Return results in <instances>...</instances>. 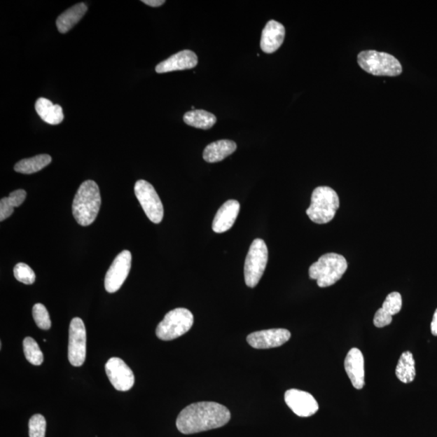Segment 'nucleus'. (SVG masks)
Returning <instances> with one entry per match:
<instances>
[{
	"label": "nucleus",
	"instance_id": "12",
	"mask_svg": "<svg viewBox=\"0 0 437 437\" xmlns=\"http://www.w3.org/2000/svg\"><path fill=\"white\" fill-rule=\"evenodd\" d=\"M284 400L289 408L300 417H310L319 409L313 395L303 390L291 389L286 391Z\"/></svg>",
	"mask_w": 437,
	"mask_h": 437
},
{
	"label": "nucleus",
	"instance_id": "5",
	"mask_svg": "<svg viewBox=\"0 0 437 437\" xmlns=\"http://www.w3.org/2000/svg\"><path fill=\"white\" fill-rule=\"evenodd\" d=\"M358 64L369 74L398 76L403 72L400 62L394 56L376 50H364L357 57Z\"/></svg>",
	"mask_w": 437,
	"mask_h": 437
},
{
	"label": "nucleus",
	"instance_id": "19",
	"mask_svg": "<svg viewBox=\"0 0 437 437\" xmlns=\"http://www.w3.org/2000/svg\"><path fill=\"white\" fill-rule=\"evenodd\" d=\"M35 109L44 122L50 125H58L64 120L62 109L60 105H54L48 99L41 97L35 103Z\"/></svg>",
	"mask_w": 437,
	"mask_h": 437
},
{
	"label": "nucleus",
	"instance_id": "18",
	"mask_svg": "<svg viewBox=\"0 0 437 437\" xmlns=\"http://www.w3.org/2000/svg\"><path fill=\"white\" fill-rule=\"evenodd\" d=\"M237 148V144L232 140H218L207 146L204 151V159L208 163L220 162L235 152Z\"/></svg>",
	"mask_w": 437,
	"mask_h": 437
},
{
	"label": "nucleus",
	"instance_id": "7",
	"mask_svg": "<svg viewBox=\"0 0 437 437\" xmlns=\"http://www.w3.org/2000/svg\"><path fill=\"white\" fill-rule=\"evenodd\" d=\"M268 261V249L262 239H255L249 247L244 262V281L249 288L256 287L266 269Z\"/></svg>",
	"mask_w": 437,
	"mask_h": 437
},
{
	"label": "nucleus",
	"instance_id": "32",
	"mask_svg": "<svg viewBox=\"0 0 437 437\" xmlns=\"http://www.w3.org/2000/svg\"><path fill=\"white\" fill-rule=\"evenodd\" d=\"M142 2L154 8L160 7L165 3V0H143Z\"/></svg>",
	"mask_w": 437,
	"mask_h": 437
},
{
	"label": "nucleus",
	"instance_id": "1",
	"mask_svg": "<svg viewBox=\"0 0 437 437\" xmlns=\"http://www.w3.org/2000/svg\"><path fill=\"white\" fill-rule=\"evenodd\" d=\"M231 419L228 409L214 402L190 404L181 410L176 421V428L182 434L190 435L221 428Z\"/></svg>",
	"mask_w": 437,
	"mask_h": 437
},
{
	"label": "nucleus",
	"instance_id": "14",
	"mask_svg": "<svg viewBox=\"0 0 437 437\" xmlns=\"http://www.w3.org/2000/svg\"><path fill=\"white\" fill-rule=\"evenodd\" d=\"M197 64V57L195 52L189 50H181L169 59L160 62L155 67V71L162 73L183 71L194 69Z\"/></svg>",
	"mask_w": 437,
	"mask_h": 437
},
{
	"label": "nucleus",
	"instance_id": "21",
	"mask_svg": "<svg viewBox=\"0 0 437 437\" xmlns=\"http://www.w3.org/2000/svg\"><path fill=\"white\" fill-rule=\"evenodd\" d=\"M183 120L186 124L195 128L207 130L211 128L217 121L214 114L204 111L195 109L184 114Z\"/></svg>",
	"mask_w": 437,
	"mask_h": 437
},
{
	"label": "nucleus",
	"instance_id": "9",
	"mask_svg": "<svg viewBox=\"0 0 437 437\" xmlns=\"http://www.w3.org/2000/svg\"><path fill=\"white\" fill-rule=\"evenodd\" d=\"M86 358V329L84 321L75 317L70 324L69 360L71 366L80 367Z\"/></svg>",
	"mask_w": 437,
	"mask_h": 437
},
{
	"label": "nucleus",
	"instance_id": "13",
	"mask_svg": "<svg viewBox=\"0 0 437 437\" xmlns=\"http://www.w3.org/2000/svg\"><path fill=\"white\" fill-rule=\"evenodd\" d=\"M291 338V333L286 329H270L254 332L248 335L249 345L256 349H269L282 346Z\"/></svg>",
	"mask_w": 437,
	"mask_h": 437
},
{
	"label": "nucleus",
	"instance_id": "23",
	"mask_svg": "<svg viewBox=\"0 0 437 437\" xmlns=\"http://www.w3.org/2000/svg\"><path fill=\"white\" fill-rule=\"evenodd\" d=\"M395 373L403 383L408 384L414 381L416 373L412 352H405L401 355Z\"/></svg>",
	"mask_w": 437,
	"mask_h": 437
},
{
	"label": "nucleus",
	"instance_id": "26",
	"mask_svg": "<svg viewBox=\"0 0 437 437\" xmlns=\"http://www.w3.org/2000/svg\"><path fill=\"white\" fill-rule=\"evenodd\" d=\"M33 317L38 326L41 330H49L51 327V321L48 310L43 304H36L33 308Z\"/></svg>",
	"mask_w": 437,
	"mask_h": 437
},
{
	"label": "nucleus",
	"instance_id": "20",
	"mask_svg": "<svg viewBox=\"0 0 437 437\" xmlns=\"http://www.w3.org/2000/svg\"><path fill=\"white\" fill-rule=\"evenodd\" d=\"M88 11V7L85 4L81 3L67 9L61 14L56 20L57 28L61 34L69 32L74 26L80 22Z\"/></svg>",
	"mask_w": 437,
	"mask_h": 437
},
{
	"label": "nucleus",
	"instance_id": "16",
	"mask_svg": "<svg viewBox=\"0 0 437 437\" xmlns=\"http://www.w3.org/2000/svg\"><path fill=\"white\" fill-rule=\"evenodd\" d=\"M240 211V204L237 200H228L216 212L212 223V230L216 233L230 230L235 223Z\"/></svg>",
	"mask_w": 437,
	"mask_h": 437
},
{
	"label": "nucleus",
	"instance_id": "11",
	"mask_svg": "<svg viewBox=\"0 0 437 437\" xmlns=\"http://www.w3.org/2000/svg\"><path fill=\"white\" fill-rule=\"evenodd\" d=\"M106 372L109 382L118 391H128L134 384V376L131 368L122 359L112 357L106 363Z\"/></svg>",
	"mask_w": 437,
	"mask_h": 437
},
{
	"label": "nucleus",
	"instance_id": "3",
	"mask_svg": "<svg viewBox=\"0 0 437 437\" xmlns=\"http://www.w3.org/2000/svg\"><path fill=\"white\" fill-rule=\"evenodd\" d=\"M347 269V262L342 255L329 253L311 265L309 275L310 279L317 280L320 288H327L338 282Z\"/></svg>",
	"mask_w": 437,
	"mask_h": 437
},
{
	"label": "nucleus",
	"instance_id": "24",
	"mask_svg": "<svg viewBox=\"0 0 437 437\" xmlns=\"http://www.w3.org/2000/svg\"><path fill=\"white\" fill-rule=\"evenodd\" d=\"M23 348L26 360L30 363L39 366L43 363V354L41 352L38 342L33 338H25L23 341Z\"/></svg>",
	"mask_w": 437,
	"mask_h": 437
},
{
	"label": "nucleus",
	"instance_id": "8",
	"mask_svg": "<svg viewBox=\"0 0 437 437\" xmlns=\"http://www.w3.org/2000/svg\"><path fill=\"white\" fill-rule=\"evenodd\" d=\"M134 194L146 216L154 223L163 220L164 207L153 186L145 180H139L134 185Z\"/></svg>",
	"mask_w": 437,
	"mask_h": 437
},
{
	"label": "nucleus",
	"instance_id": "15",
	"mask_svg": "<svg viewBox=\"0 0 437 437\" xmlns=\"http://www.w3.org/2000/svg\"><path fill=\"white\" fill-rule=\"evenodd\" d=\"M345 368L352 386L357 389L364 387V359L362 352L354 347L347 353Z\"/></svg>",
	"mask_w": 437,
	"mask_h": 437
},
{
	"label": "nucleus",
	"instance_id": "2",
	"mask_svg": "<svg viewBox=\"0 0 437 437\" xmlns=\"http://www.w3.org/2000/svg\"><path fill=\"white\" fill-rule=\"evenodd\" d=\"M100 190L95 181L88 180L81 185L72 204V213L81 226H88L95 221L100 211Z\"/></svg>",
	"mask_w": 437,
	"mask_h": 437
},
{
	"label": "nucleus",
	"instance_id": "33",
	"mask_svg": "<svg viewBox=\"0 0 437 437\" xmlns=\"http://www.w3.org/2000/svg\"><path fill=\"white\" fill-rule=\"evenodd\" d=\"M431 334L434 336H437V309L433 315V321L431 324Z\"/></svg>",
	"mask_w": 437,
	"mask_h": 437
},
{
	"label": "nucleus",
	"instance_id": "28",
	"mask_svg": "<svg viewBox=\"0 0 437 437\" xmlns=\"http://www.w3.org/2000/svg\"><path fill=\"white\" fill-rule=\"evenodd\" d=\"M402 296L397 291H394L387 296L382 305V309L391 316L399 313L402 310Z\"/></svg>",
	"mask_w": 437,
	"mask_h": 437
},
{
	"label": "nucleus",
	"instance_id": "25",
	"mask_svg": "<svg viewBox=\"0 0 437 437\" xmlns=\"http://www.w3.org/2000/svg\"><path fill=\"white\" fill-rule=\"evenodd\" d=\"M14 277L20 283L25 284H33L36 280V275L27 264L20 263L15 265L14 270Z\"/></svg>",
	"mask_w": 437,
	"mask_h": 437
},
{
	"label": "nucleus",
	"instance_id": "30",
	"mask_svg": "<svg viewBox=\"0 0 437 437\" xmlns=\"http://www.w3.org/2000/svg\"><path fill=\"white\" fill-rule=\"evenodd\" d=\"M14 211V207L10 204L8 197H3L0 201V221L6 220L10 216H12Z\"/></svg>",
	"mask_w": 437,
	"mask_h": 437
},
{
	"label": "nucleus",
	"instance_id": "4",
	"mask_svg": "<svg viewBox=\"0 0 437 437\" xmlns=\"http://www.w3.org/2000/svg\"><path fill=\"white\" fill-rule=\"evenodd\" d=\"M340 207V197L328 186H319L311 197V204L306 211L310 220L319 225H325L335 218Z\"/></svg>",
	"mask_w": 437,
	"mask_h": 437
},
{
	"label": "nucleus",
	"instance_id": "17",
	"mask_svg": "<svg viewBox=\"0 0 437 437\" xmlns=\"http://www.w3.org/2000/svg\"><path fill=\"white\" fill-rule=\"evenodd\" d=\"M284 38V26L275 20H270L263 30L260 43L262 50L266 54L274 53L282 46Z\"/></svg>",
	"mask_w": 437,
	"mask_h": 437
},
{
	"label": "nucleus",
	"instance_id": "31",
	"mask_svg": "<svg viewBox=\"0 0 437 437\" xmlns=\"http://www.w3.org/2000/svg\"><path fill=\"white\" fill-rule=\"evenodd\" d=\"M26 195H27V194H26L25 190H18L12 192L8 197L10 204H11L13 207H18L23 204Z\"/></svg>",
	"mask_w": 437,
	"mask_h": 437
},
{
	"label": "nucleus",
	"instance_id": "22",
	"mask_svg": "<svg viewBox=\"0 0 437 437\" xmlns=\"http://www.w3.org/2000/svg\"><path fill=\"white\" fill-rule=\"evenodd\" d=\"M52 158L48 154L35 155L34 158L23 159L15 164L14 169L20 174H32L50 164Z\"/></svg>",
	"mask_w": 437,
	"mask_h": 437
},
{
	"label": "nucleus",
	"instance_id": "27",
	"mask_svg": "<svg viewBox=\"0 0 437 437\" xmlns=\"http://www.w3.org/2000/svg\"><path fill=\"white\" fill-rule=\"evenodd\" d=\"M46 421L43 415L36 414L29 422V437H45Z\"/></svg>",
	"mask_w": 437,
	"mask_h": 437
},
{
	"label": "nucleus",
	"instance_id": "6",
	"mask_svg": "<svg viewBox=\"0 0 437 437\" xmlns=\"http://www.w3.org/2000/svg\"><path fill=\"white\" fill-rule=\"evenodd\" d=\"M193 324L194 316L190 310L175 309L165 316L158 326L155 334L161 340H174L188 332Z\"/></svg>",
	"mask_w": 437,
	"mask_h": 437
},
{
	"label": "nucleus",
	"instance_id": "10",
	"mask_svg": "<svg viewBox=\"0 0 437 437\" xmlns=\"http://www.w3.org/2000/svg\"><path fill=\"white\" fill-rule=\"evenodd\" d=\"M132 254L123 251L113 260L105 278V288L109 293H116L127 279L132 268Z\"/></svg>",
	"mask_w": 437,
	"mask_h": 437
},
{
	"label": "nucleus",
	"instance_id": "29",
	"mask_svg": "<svg viewBox=\"0 0 437 437\" xmlns=\"http://www.w3.org/2000/svg\"><path fill=\"white\" fill-rule=\"evenodd\" d=\"M393 316L389 314L382 308L379 309L374 316L373 324L377 328H382L391 324Z\"/></svg>",
	"mask_w": 437,
	"mask_h": 437
}]
</instances>
